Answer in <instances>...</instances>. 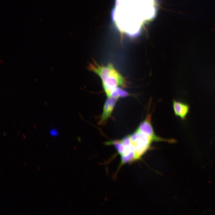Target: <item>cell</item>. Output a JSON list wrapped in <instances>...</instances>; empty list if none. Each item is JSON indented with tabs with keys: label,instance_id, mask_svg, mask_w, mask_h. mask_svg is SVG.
<instances>
[{
	"label": "cell",
	"instance_id": "obj_1",
	"mask_svg": "<svg viewBox=\"0 0 215 215\" xmlns=\"http://www.w3.org/2000/svg\"><path fill=\"white\" fill-rule=\"evenodd\" d=\"M156 12V0H116L111 18L121 32L134 37L144 24L154 18Z\"/></svg>",
	"mask_w": 215,
	"mask_h": 215
},
{
	"label": "cell",
	"instance_id": "obj_2",
	"mask_svg": "<svg viewBox=\"0 0 215 215\" xmlns=\"http://www.w3.org/2000/svg\"><path fill=\"white\" fill-rule=\"evenodd\" d=\"M88 69L100 78L105 92L109 91L119 86L123 87L127 86L126 81L124 78L111 63L104 66L98 64L93 60L92 62L89 64Z\"/></svg>",
	"mask_w": 215,
	"mask_h": 215
},
{
	"label": "cell",
	"instance_id": "obj_3",
	"mask_svg": "<svg viewBox=\"0 0 215 215\" xmlns=\"http://www.w3.org/2000/svg\"><path fill=\"white\" fill-rule=\"evenodd\" d=\"M129 136L138 159L148 150L153 141L150 137L138 129Z\"/></svg>",
	"mask_w": 215,
	"mask_h": 215
},
{
	"label": "cell",
	"instance_id": "obj_4",
	"mask_svg": "<svg viewBox=\"0 0 215 215\" xmlns=\"http://www.w3.org/2000/svg\"><path fill=\"white\" fill-rule=\"evenodd\" d=\"M151 114H148L145 119L139 125L137 129L150 137L153 141H166L170 142L172 141V140L161 138L155 135L151 124Z\"/></svg>",
	"mask_w": 215,
	"mask_h": 215
},
{
	"label": "cell",
	"instance_id": "obj_5",
	"mask_svg": "<svg viewBox=\"0 0 215 215\" xmlns=\"http://www.w3.org/2000/svg\"><path fill=\"white\" fill-rule=\"evenodd\" d=\"M173 108L176 116L179 117L182 120L186 119L190 111V106L188 104L174 100Z\"/></svg>",
	"mask_w": 215,
	"mask_h": 215
},
{
	"label": "cell",
	"instance_id": "obj_6",
	"mask_svg": "<svg viewBox=\"0 0 215 215\" xmlns=\"http://www.w3.org/2000/svg\"><path fill=\"white\" fill-rule=\"evenodd\" d=\"M118 99L116 97H108L104 106L100 121V124L105 123L110 117Z\"/></svg>",
	"mask_w": 215,
	"mask_h": 215
},
{
	"label": "cell",
	"instance_id": "obj_7",
	"mask_svg": "<svg viewBox=\"0 0 215 215\" xmlns=\"http://www.w3.org/2000/svg\"><path fill=\"white\" fill-rule=\"evenodd\" d=\"M115 89L118 93L119 97H125L129 95L127 92L117 87H116Z\"/></svg>",
	"mask_w": 215,
	"mask_h": 215
},
{
	"label": "cell",
	"instance_id": "obj_8",
	"mask_svg": "<svg viewBox=\"0 0 215 215\" xmlns=\"http://www.w3.org/2000/svg\"><path fill=\"white\" fill-rule=\"evenodd\" d=\"M49 133L51 136L53 137L56 136L58 135V130L55 128H53L50 129Z\"/></svg>",
	"mask_w": 215,
	"mask_h": 215
}]
</instances>
